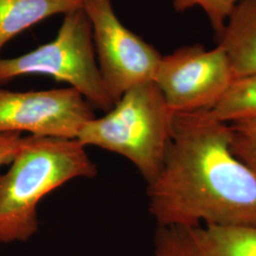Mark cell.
<instances>
[{
  "mask_svg": "<svg viewBox=\"0 0 256 256\" xmlns=\"http://www.w3.org/2000/svg\"><path fill=\"white\" fill-rule=\"evenodd\" d=\"M173 117L156 82H144L126 92L102 117L88 122L77 140L126 158L148 184L162 169Z\"/></svg>",
  "mask_w": 256,
  "mask_h": 256,
  "instance_id": "3",
  "label": "cell"
},
{
  "mask_svg": "<svg viewBox=\"0 0 256 256\" xmlns=\"http://www.w3.org/2000/svg\"><path fill=\"white\" fill-rule=\"evenodd\" d=\"M154 256H256V225L158 226Z\"/></svg>",
  "mask_w": 256,
  "mask_h": 256,
  "instance_id": "8",
  "label": "cell"
},
{
  "mask_svg": "<svg viewBox=\"0 0 256 256\" xmlns=\"http://www.w3.org/2000/svg\"><path fill=\"white\" fill-rule=\"evenodd\" d=\"M95 117L92 104L70 86L30 92L0 88V134L77 138Z\"/></svg>",
  "mask_w": 256,
  "mask_h": 256,
  "instance_id": "7",
  "label": "cell"
},
{
  "mask_svg": "<svg viewBox=\"0 0 256 256\" xmlns=\"http://www.w3.org/2000/svg\"><path fill=\"white\" fill-rule=\"evenodd\" d=\"M86 0H0V52L12 38L56 14L82 8Z\"/></svg>",
  "mask_w": 256,
  "mask_h": 256,
  "instance_id": "10",
  "label": "cell"
},
{
  "mask_svg": "<svg viewBox=\"0 0 256 256\" xmlns=\"http://www.w3.org/2000/svg\"><path fill=\"white\" fill-rule=\"evenodd\" d=\"M158 226L256 225V178L230 150V124L176 113L160 173L147 184Z\"/></svg>",
  "mask_w": 256,
  "mask_h": 256,
  "instance_id": "1",
  "label": "cell"
},
{
  "mask_svg": "<svg viewBox=\"0 0 256 256\" xmlns=\"http://www.w3.org/2000/svg\"><path fill=\"white\" fill-rule=\"evenodd\" d=\"M22 134L1 133L0 134V167L10 164L18 150Z\"/></svg>",
  "mask_w": 256,
  "mask_h": 256,
  "instance_id": "14",
  "label": "cell"
},
{
  "mask_svg": "<svg viewBox=\"0 0 256 256\" xmlns=\"http://www.w3.org/2000/svg\"><path fill=\"white\" fill-rule=\"evenodd\" d=\"M218 45L228 54L234 77L256 72V0H240L230 14Z\"/></svg>",
  "mask_w": 256,
  "mask_h": 256,
  "instance_id": "9",
  "label": "cell"
},
{
  "mask_svg": "<svg viewBox=\"0 0 256 256\" xmlns=\"http://www.w3.org/2000/svg\"><path fill=\"white\" fill-rule=\"evenodd\" d=\"M240 0H172L173 8L184 12L192 8H200L209 19L216 37L222 34L232 10Z\"/></svg>",
  "mask_w": 256,
  "mask_h": 256,
  "instance_id": "13",
  "label": "cell"
},
{
  "mask_svg": "<svg viewBox=\"0 0 256 256\" xmlns=\"http://www.w3.org/2000/svg\"><path fill=\"white\" fill-rule=\"evenodd\" d=\"M229 56L220 45L183 46L162 56L156 84L170 110L189 113L210 110L234 79Z\"/></svg>",
  "mask_w": 256,
  "mask_h": 256,
  "instance_id": "6",
  "label": "cell"
},
{
  "mask_svg": "<svg viewBox=\"0 0 256 256\" xmlns=\"http://www.w3.org/2000/svg\"><path fill=\"white\" fill-rule=\"evenodd\" d=\"M230 150L256 178V118L230 124Z\"/></svg>",
  "mask_w": 256,
  "mask_h": 256,
  "instance_id": "12",
  "label": "cell"
},
{
  "mask_svg": "<svg viewBox=\"0 0 256 256\" xmlns=\"http://www.w3.org/2000/svg\"><path fill=\"white\" fill-rule=\"evenodd\" d=\"M32 74L66 82L93 108L104 113L115 104L102 82L90 21L82 7L64 14L56 36L50 42L18 57L0 58V84Z\"/></svg>",
  "mask_w": 256,
  "mask_h": 256,
  "instance_id": "4",
  "label": "cell"
},
{
  "mask_svg": "<svg viewBox=\"0 0 256 256\" xmlns=\"http://www.w3.org/2000/svg\"><path fill=\"white\" fill-rule=\"evenodd\" d=\"M0 174V244L27 242L38 230L37 208L48 194L75 178H93L97 165L77 138L23 137Z\"/></svg>",
  "mask_w": 256,
  "mask_h": 256,
  "instance_id": "2",
  "label": "cell"
},
{
  "mask_svg": "<svg viewBox=\"0 0 256 256\" xmlns=\"http://www.w3.org/2000/svg\"><path fill=\"white\" fill-rule=\"evenodd\" d=\"M207 112L212 118L226 124L256 118V72L234 77Z\"/></svg>",
  "mask_w": 256,
  "mask_h": 256,
  "instance_id": "11",
  "label": "cell"
},
{
  "mask_svg": "<svg viewBox=\"0 0 256 256\" xmlns=\"http://www.w3.org/2000/svg\"><path fill=\"white\" fill-rule=\"evenodd\" d=\"M102 82L114 102L131 88L154 82L162 55L126 27L111 0H86Z\"/></svg>",
  "mask_w": 256,
  "mask_h": 256,
  "instance_id": "5",
  "label": "cell"
}]
</instances>
